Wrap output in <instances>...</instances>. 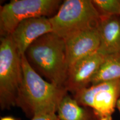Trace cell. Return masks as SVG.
<instances>
[{
	"label": "cell",
	"instance_id": "2",
	"mask_svg": "<svg viewBox=\"0 0 120 120\" xmlns=\"http://www.w3.org/2000/svg\"><path fill=\"white\" fill-rule=\"evenodd\" d=\"M25 55L31 66L42 77L64 87L68 64L64 38L53 32L45 34L30 45Z\"/></svg>",
	"mask_w": 120,
	"mask_h": 120
},
{
	"label": "cell",
	"instance_id": "12",
	"mask_svg": "<svg viewBox=\"0 0 120 120\" xmlns=\"http://www.w3.org/2000/svg\"><path fill=\"white\" fill-rule=\"evenodd\" d=\"M117 79H120V53L105 56L93 78L91 85Z\"/></svg>",
	"mask_w": 120,
	"mask_h": 120
},
{
	"label": "cell",
	"instance_id": "6",
	"mask_svg": "<svg viewBox=\"0 0 120 120\" xmlns=\"http://www.w3.org/2000/svg\"><path fill=\"white\" fill-rule=\"evenodd\" d=\"M120 96V79L91 85L73 94L81 106L94 111L100 120H113Z\"/></svg>",
	"mask_w": 120,
	"mask_h": 120
},
{
	"label": "cell",
	"instance_id": "11",
	"mask_svg": "<svg viewBox=\"0 0 120 120\" xmlns=\"http://www.w3.org/2000/svg\"><path fill=\"white\" fill-rule=\"evenodd\" d=\"M57 115L60 120H100L92 109L80 105L68 94L60 103Z\"/></svg>",
	"mask_w": 120,
	"mask_h": 120
},
{
	"label": "cell",
	"instance_id": "10",
	"mask_svg": "<svg viewBox=\"0 0 120 120\" xmlns=\"http://www.w3.org/2000/svg\"><path fill=\"white\" fill-rule=\"evenodd\" d=\"M97 28L100 38L98 52L104 56L120 53V16L100 17Z\"/></svg>",
	"mask_w": 120,
	"mask_h": 120
},
{
	"label": "cell",
	"instance_id": "5",
	"mask_svg": "<svg viewBox=\"0 0 120 120\" xmlns=\"http://www.w3.org/2000/svg\"><path fill=\"white\" fill-rule=\"evenodd\" d=\"M61 4L59 0H12L1 7V37L10 35L16 27L25 19L52 17Z\"/></svg>",
	"mask_w": 120,
	"mask_h": 120
},
{
	"label": "cell",
	"instance_id": "16",
	"mask_svg": "<svg viewBox=\"0 0 120 120\" xmlns=\"http://www.w3.org/2000/svg\"><path fill=\"white\" fill-rule=\"evenodd\" d=\"M117 109H118V111L120 112V96L119 97V99H118V102H117Z\"/></svg>",
	"mask_w": 120,
	"mask_h": 120
},
{
	"label": "cell",
	"instance_id": "4",
	"mask_svg": "<svg viewBox=\"0 0 120 120\" xmlns=\"http://www.w3.org/2000/svg\"><path fill=\"white\" fill-rule=\"evenodd\" d=\"M0 106L2 110L16 106L21 83V56L10 35L0 42Z\"/></svg>",
	"mask_w": 120,
	"mask_h": 120
},
{
	"label": "cell",
	"instance_id": "14",
	"mask_svg": "<svg viewBox=\"0 0 120 120\" xmlns=\"http://www.w3.org/2000/svg\"><path fill=\"white\" fill-rule=\"evenodd\" d=\"M30 120H60L56 113H43L36 115Z\"/></svg>",
	"mask_w": 120,
	"mask_h": 120
},
{
	"label": "cell",
	"instance_id": "1",
	"mask_svg": "<svg viewBox=\"0 0 120 120\" xmlns=\"http://www.w3.org/2000/svg\"><path fill=\"white\" fill-rule=\"evenodd\" d=\"M22 77L16 106L32 118L43 113H56L67 91L42 78L31 66L25 55L21 56Z\"/></svg>",
	"mask_w": 120,
	"mask_h": 120
},
{
	"label": "cell",
	"instance_id": "8",
	"mask_svg": "<svg viewBox=\"0 0 120 120\" xmlns=\"http://www.w3.org/2000/svg\"><path fill=\"white\" fill-rule=\"evenodd\" d=\"M53 32L49 17H34L19 23L10 34L21 56L25 55L29 46L40 37Z\"/></svg>",
	"mask_w": 120,
	"mask_h": 120
},
{
	"label": "cell",
	"instance_id": "9",
	"mask_svg": "<svg viewBox=\"0 0 120 120\" xmlns=\"http://www.w3.org/2000/svg\"><path fill=\"white\" fill-rule=\"evenodd\" d=\"M64 40L68 68L79 60L98 52L100 45L97 27L77 32Z\"/></svg>",
	"mask_w": 120,
	"mask_h": 120
},
{
	"label": "cell",
	"instance_id": "3",
	"mask_svg": "<svg viewBox=\"0 0 120 120\" xmlns=\"http://www.w3.org/2000/svg\"><path fill=\"white\" fill-rule=\"evenodd\" d=\"M100 16L91 0H66L49 17L53 32L65 40L76 33L97 27Z\"/></svg>",
	"mask_w": 120,
	"mask_h": 120
},
{
	"label": "cell",
	"instance_id": "7",
	"mask_svg": "<svg viewBox=\"0 0 120 120\" xmlns=\"http://www.w3.org/2000/svg\"><path fill=\"white\" fill-rule=\"evenodd\" d=\"M105 56L97 52L79 60L68 68L64 87L72 95L89 87Z\"/></svg>",
	"mask_w": 120,
	"mask_h": 120
},
{
	"label": "cell",
	"instance_id": "13",
	"mask_svg": "<svg viewBox=\"0 0 120 120\" xmlns=\"http://www.w3.org/2000/svg\"><path fill=\"white\" fill-rule=\"evenodd\" d=\"M100 17L120 16V0H92Z\"/></svg>",
	"mask_w": 120,
	"mask_h": 120
},
{
	"label": "cell",
	"instance_id": "15",
	"mask_svg": "<svg viewBox=\"0 0 120 120\" xmlns=\"http://www.w3.org/2000/svg\"><path fill=\"white\" fill-rule=\"evenodd\" d=\"M17 120L12 116H5V117H1V120Z\"/></svg>",
	"mask_w": 120,
	"mask_h": 120
}]
</instances>
